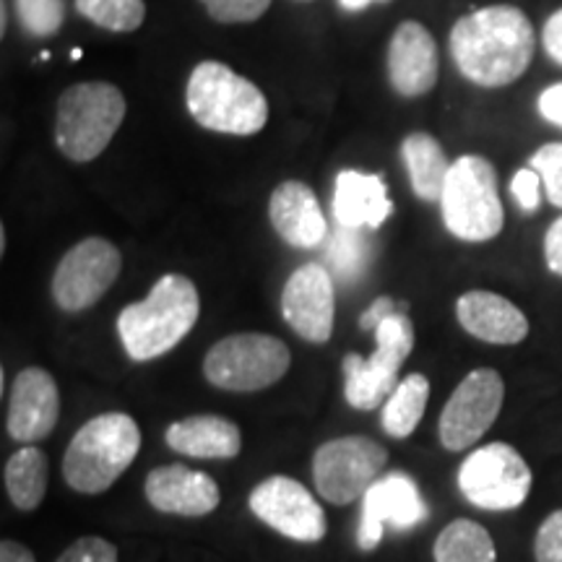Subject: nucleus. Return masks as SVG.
Here are the masks:
<instances>
[{
    "label": "nucleus",
    "instance_id": "1",
    "mask_svg": "<svg viewBox=\"0 0 562 562\" xmlns=\"http://www.w3.org/2000/svg\"><path fill=\"white\" fill-rule=\"evenodd\" d=\"M448 45L463 79L484 89H501L529 70L533 26L516 5H487L456 21Z\"/></svg>",
    "mask_w": 562,
    "mask_h": 562
},
{
    "label": "nucleus",
    "instance_id": "2",
    "mask_svg": "<svg viewBox=\"0 0 562 562\" xmlns=\"http://www.w3.org/2000/svg\"><path fill=\"white\" fill-rule=\"evenodd\" d=\"M199 315L201 297L193 281L182 273H167L144 302L123 307L117 334L133 362H151L178 347L193 331Z\"/></svg>",
    "mask_w": 562,
    "mask_h": 562
},
{
    "label": "nucleus",
    "instance_id": "3",
    "mask_svg": "<svg viewBox=\"0 0 562 562\" xmlns=\"http://www.w3.org/2000/svg\"><path fill=\"white\" fill-rule=\"evenodd\" d=\"M138 451L140 427L131 414H100L91 417L68 442L63 476L68 487L81 495H102L121 480L125 469L136 461Z\"/></svg>",
    "mask_w": 562,
    "mask_h": 562
},
{
    "label": "nucleus",
    "instance_id": "4",
    "mask_svg": "<svg viewBox=\"0 0 562 562\" xmlns=\"http://www.w3.org/2000/svg\"><path fill=\"white\" fill-rule=\"evenodd\" d=\"M186 102L193 121L214 133L252 136L269 121L263 91L220 60H203L193 68Z\"/></svg>",
    "mask_w": 562,
    "mask_h": 562
},
{
    "label": "nucleus",
    "instance_id": "5",
    "mask_svg": "<svg viewBox=\"0 0 562 562\" xmlns=\"http://www.w3.org/2000/svg\"><path fill=\"white\" fill-rule=\"evenodd\" d=\"M125 117V97L108 81L74 83L55 112V144L76 165L94 161L115 138Z\"/></svg>",
    "mask_w": 562,
    "mask_h": 562
},
{
    "label": "nucleus",
    "instance_id": "6",
    "mask_svg": "<svg viewBox=\"0 0 562 562\" xmlns=\"http://www.w3.org/2000/svg\"><path fill=\"white\" fill-rule=\"evenodd\" d=\"M442 222L463 243H490L503 232L505 211L497 172L480 154H463L451 165L440 195Z\"/></svg>",
    "mask_w": 562,
    "mask_h": 562
},
{
    "label": "nucleus",
    "instance_id": "7",
    "mask_svg": "<svg viewBox=\"0 0 562 562\" xmlns=\"http://www.w3.org/2000/svg\"><path fill=\"white\" fill-rule=\"evenodd\" d=\"M372 334H375L378 347L370 360L360 355H347L341 364L344 396H347L349 406L362 412L383 406L402 381L398 370L409 360L414 349V323L406 315V305L391 313Z\"/></svg>",
    "mask_w": 562,
    "mask_h": 562
},
{
    "label": "nucleus",
    "instance_id": "8",
    "mask_svg": "<svg viewBox=\"0 0 562 562\" xmlns=\"http://www.w3.org/2000/svg\"><path fill=\"white\" fill-rule=\"evenodd\" d=\"M292 364L290 347L269 334H232L203 360V375L222 391L252 393L279 383Z\"/></svg>",
    "mask_w": 562,
    "mask_h": 562
},
{
    "label": "nucleus",
    "instance_id": "9",
    "mask_svg": "<svg viewBox=\"0 0 562 562\" xmlns=\"http://www.w3.org/2000/svg\"><path fill=\"white\" fill-rule=\"evenodd\" d=\"M385 463H389V451L381 442L362 435L328 440L313 456L315 490L323 501L351 505L381 480Z\"/></svg>",
    "mask_w": 562,
    "mask_h": 562
},
{
    "label": "nucleus",
    "instance_id": "10",
    "mask_svg": "<svg viewBox=\"0 0 562 562\" xmlns=\"http://www.w3.org/2000/svg\"><path fill=\"white\" fill-rule=\"evenodd\" d=\"M533 474L508 442L476 448L459 469V490L482 510H516L529 497Z\"/></svg>",
    "mask_w": 562,
    "mask_h": 562
},
{
    "label": "nucleus",
    "instance_id": "11",
    "mask_svg": "<svg viewBox=\"0 0 562 562\" xmlns=\"http://www.w3.org/2000/svg\"><path fill=\"white\" fill-rule=\"evenodd\" d=\"M123 269V256L104 237H87L60 258L53 277V297L60 311L81 313L97 305Z\"/></svg>",
    "mask_w": 562,
    "mask_h": 562
},
{
    "label": "nucleus",
    "instance_id": "12",
    "mask_svg": "<svg viewBox=\"0 0 562 562\" xmlns=\"http://www.w3.org/2000/svg\"><path fill=\"white\" fill-rule=\"evenodd\" d=\"M505 402V383L501 372L480 368L469 372L448 398L440 414V442L448 451L461 453L490 432Z\"/></svg>",
    "mask_w": 562,
    "mask_h": 562
},
{
    "label": "nucleus",
    "instance_id": "13",
    "mask_svg": "<svg viewBox=\"0 0 562 562\" xmlns=\"http://www.w3.org/2000/svg\"><path fill=\"white\" fill-rule=\"evenodd\" d=\"M248 503L256 518L294 542L315 544L328 531L323 505L315 501L305 484L292 476H269L250 492Z\"/></svg>",
    "mask_w": 562,
    "mask_h": 562
},
{
    "label": "nucleus",
    "instance_id": "14",
    "mask_svg": "<svg viewBox=\"0 0 562 562\" xmlns=\"http://www.w3.org/2000/svg\"><path fill=\"white\" fill-rule=\"evenodd\" d=\"M430 516L417 482L404 472H391L378 480L362 497V521L357 531L360 550L370 552L381 544L385 526L396 531L414 529Z\"/></svg>",
    "mask_w": 562,
    "mask_h": 562
},
{
    "label": "nucleus",
    "instance_id": "15",
    "mask_svg": "<svg viewBox=\"0 0 562 562\" xmlns=\"http://www.w3.org/2000/svg\"><path fill=\"white\" fill-rule=\"evenodd\" d=\"M281 315L290 328L311 344H326L334 334L336 294L326 266L305 263L292 271L281 292Z\"/></svg>",
    "mask_w": 562,
    "mask_h": 562
},
{
    "label": "nucleus",
    "instance_id": "16",
    "mask_svg": "<svg viewBox=\"0 0 562 562\" xmlns=\"http://www.w3.org/2000/svg\"><path fill=\"white\" fill-rule=\"evenodd\" d=\"M58 417L60 393L55 378L42 368L21 370L13 381L9 419H5L11 438L26 446L45 440L58 425Z\"/></svg>",
    "mask_w": 562,
    "mask_h": 562
},
{
    "label": "nucleus",
    "instance_id": "17",
    "mask_svg": "<svg viewBox=\"0 0 562 562\" xmlns=\"http://www.w3.org/2000/svg\"><path fill=\"white\" fill-rule=\"evenodd\" d=\"M440 55L435 37L419 21H402L389 45V81L402 97H425L435 89Z\"/></svg>",
    "mask_w": 562,
    "mask_h": 562
},
{
    "label": "nucleus",
    "instance_id": "18",
    "mask_svg": "<svg viewBox=\"0 0 562 562\" xmlns=\"http://www.w3.org/2000/svg\"><path fill=\"white\" fill-rule=\"evenodd\" d=\"M146 501L154 510L182 518H201L220 508V484L209 474L193 472L182 463H170L149 472L144 484Z\"/></svg>",
    "mask_w": 562,
    "mask_h": 562
},
{
    "label": "nucleus",
    "instance_id": "19",
    "mask_svg": "<svg viewBox=\"0 0 562 562\" xmlns=\"http://www.w3.org/2000/svg\"><path fill=\"white\" fill-rule=\"evenodd\" d=\"M269 220L277 235L292 248L311 250L326 240L328 224L318 195L300 180L281 182L269 201Z\"/></svg>",
    "mask_w": 562,
    "mask_h": 562
},
{
    "label": "nucleus",
    "instance_id": "20",
    "mask_svg": "<svg viewBox=\"0 0 562 562\" xmlns=\"http://www.w3.org/2000/svg\"><path fill=\"white\" fill-rule=\"evenodd\" d=\"M456 318L469 336L497 347H513L529 336V318L521 307L487 290L461 294L456 302Z\"/></svg>",
    "mask_w": 562,
    "mask_h": 562
},
{
    "label": "nucleus",
    "instance_id": "21",
    "mask_svg": "<svg viewBox=\"0 0 562 562\" xmlns=\"http://www.w3.org/2000/svg\"><path fill=\"white\" fill-rule=\"evenodd\" d=\"M393 214L383 175L344 170L336 178L334 216L339 227L378 229Z\"/></svg>",
    "mask_w": 562,
    "mask_h": 562
},
{
    "label": "nucleus",
    "instance_id": "22",
    "mask_svg": "<svg viewBox=\"0 0 562 562\" xmlns=\"http://www.w3.org/2000/svg\"><path fill=\"white\" fill-rule=\"evenodd\" d=\"M165 440L175 453L191 459H235L243 451L240 427L220 414H193L175 422Z\"/></svg>",
    "mask_w": 562,
    "mask_h": 562
},
{
    "label": "nucleus",
    "instance_id": "23",
    "mask_svg": "<svg viewBox=\"0 0 562 562\" xmlns=\"http://www.w3.org/2000/svg\"><path fill=\"white\" fill-rule=\"evenodd\" d=\"M402 157L406 172H409L414 195L427 203L440 201L451 165H448V157L438 138L422 131L409 133L402 144Z\"/></svg>",
    "mask_w": 562,
    "mask_h": 562
},
{
    "label": "nucleus",
    "instance_id": "24",
    "mask_svg": "<svg viewBox=\"0 0 562 562\" xmlns=\"http://www.w3.org/2000/svg\"><path fill=\"white\" fill-rule=\"evenodd\" d=\"M47 456L34 446L19 448L16 453L5 461L3 480L5 492H9L11 503L19 510H37L47 492Z\"/></svg>",
    "mask_w": 562,
    "mask_h": 562
},
{
    "label": "nucleus",
    "instance_id": "25",
    "mask_svg": "<svg viewBox=\"0 0 562 562\" xmlns=\"http://www.w3.org/2000/svg\"><path fill=\"white\" fill-rule=\"evenodd\" d=\"M427 402H430V381L422 372H409L398 381L396 389L383 404L381 425L391 438H409L425 417Z\"/></svg>",
    "mask_w": 562,
    "mask_h": 562
},
{
    "label": "nucleus",
    "instance_id": "26",
    "mask_svg": "<svg viewBox=\"0 0 562 562\" xmlns=\"http://www.w3.org/2000/svg\"><path fill=\"white\" fill-rule=\"evenodd\" d=\"M435 562H497L490 531L469 518H456L438 533L432 547Z\"/></svg>",
    "mask_w": 562,
    "mask_h": 562
},
{
    "label": "nucleus",
    "instance_id": "27",
    "mask_svg": "<svg viewBox=\"0 0 562 562\" xmlns=\"http://www.w3.org/2000/svg\"><path fill=\"white\" fill-rule=\"evenodd\" d=\"M76 11L108 32H136L146 19L144 0H76Z\"/></svg>",
    "mask_w": 562,
    "mask_h": 562
},
{
    "label": "nucleus",
    "instance_id": "28",
    "mask_svg": "<svg viewBox=\"0 0 562 562\" xmlns=\"http://www.w3.org/2000/svg\"><path fill=\"white\" fill-rule=\"evenodd\" d=\"M370 248L372 245L364 240L362 229H347L339 227V232L334 235L331 248H328V266L326 269L331 271V277L339 281H355L360 273L364 271L370 258Z\"/></svg>",
    "mask_w": 562,
    "mask_h": 562
},
{
    "label": "nucleus",
    "instance_id": "29",
    "mask_svg": "<svg viewBox=\"0 0 562 562\" xmlns=\"http://www.w3.org/2000/svg\"><path fill=\"white\" fill-rule=\"evenodd\" d=\"M16 16L32 37H53L66 21V0H13Z\"/></svg>",
    "mask_w": 562,
    "mask_h": 562
},
{
    "label": "nucleus",
    "instance_id": "30",
    "mask_svg": "<svg viewBox=\"0 0 562 562\" xmlns=\"http://www.w3.org/2000/svg\"><path fill=\"white\" fill-rule=\"evenodd\" d=\"M529 167L537 170L539 178H542L544 193L552 206L562 209V140L539 146L529 159Z\"/></svg>",
    "mask_w": 562,
    "mask_h": 562
},
{
    "label": "nucleus",
    "instance_id": "31",
    "mask_svg": "<svg viewBox=\"0 0 562 562\" xmlns=\"http://www.w3.org/2000/svg\"><path fill=\"white\" fill-rule=\"evenodd\" d=\"M201 3L220 24H250L271 9V0H201Z\"/></svg>",
    "mask_w": 562,
    "mask_h": 562
},
{
    "label": "nucleus",
    "instance_id": "32",
    "mask_svg": "<svg viewBox=\"0 0 562 562\" xmlns=\"http://www.w3.org/2000/svg\"><path fill=\"white\" fill-rule=\"evenodd\" d=\"M537 562H562V508L550 513L533 539Z\"/></svg>",
    "mask_w": 562,
    "mask_h": 562
},
{
    "label": "nucleus",
    "instance_id": "33",
    "mask_svg": "<svg viewBox=\"0 0 562 562\" xmlns=\"http://www.w3.org/2000/svg\"><path fill=\"white\" fill-rule=\"evenodd\" d=\"M55 562H117V550L102 537H81Z\"/></svg>",
    "mask_w": 562,
    "mask_h": 562
},
{
    "label": "nucleus",
    "instance_id": "34",
    "mask_svg": "<svg viewBox=\"0 0 562 562\" xmlns=\"http://www.w3.org/2000/svg\"><path fill=\"white\" fill-rule=\"evenodd\" d=\"M542 178H539L537 170L531 167H521L510 180V193L513 199L518 201L526 214H533L539 209V201H542Z\"/></svg>",
    "mask_w": 562,
    "mask_h": 562
},
{
    "label": "nucleus",
    "instance_id": "35",
    "mask_svg": "<svg viewBox=\"0 0 562 562\" xmlns=\"http://www.w3.org/2000/svg\"><path fill=\"white\" fill-rule=\"evenodd\" d=\"M537 110L547 123L562 128V81L552 83V87H547L542 94H539Z\"/></svg>",
    "mask_w": 562,
    "mask_h": 562
},
{
    "label": "nucleus",
    "instance_id": "36",
    "mask_svg": "<svg viewBox=\"0 0 562 562\" xmlns=\"http://www.w3.org/2000/svg\"><path fill=\"white\" fill-rule=\"evenodd\" d=\"M544 258L547 269H550L554 277H562V216H558L550 224L544 235Z\"/></svg>",
    "mask_w": 562,
    "mask_h": 562
},
{
    "label": "nucleus",
    "instance_id": "37",
    "mask_svg": "<svg viewBox=\"0 0 562 562\" xmlns=\"http://www.w3.org/2000/svg\"><path fill=\"white\" fill-rule=\"evenodd\" d=\"M542 42L544 50L550 58L562 66V9L554 11L550 19H547L544 32H542Z\"/></svg>",
    "mask_w": 562,
    "mask_h": 562
},
{
    "label": "nucleus",
    "instance_id": "38",
    "mask_svg": "<svg viewBox=\"0 0 562 562\" xmlns=\"http://www.w3.org/2000/svg\"><path fill=\"white\" fill-rule=\"evenodd\" d=\"M398 307H402V305H396V302H393L391 297H378L368 307V311L360 315V328H364V331H375V328L381 326V323L389 318L391 313H396Z\"/></svg>",
    "mask_w": 562,
    "mask_h": 562
},
{
    "label": "nucleus",
    "instance_id": "39",
    "mask_svg": "<svg viewBox=\"0 0 562 562\" xmlns=\"http://www.w3.org/2000/svg\"><path fill=\"white\" fill-rule=\"evenodd\" d=\"M0 562H37V560H34L32 550H26L21 542L3 539V542H0Z\"/></svg>",
    "mask_w": 562,
    "mask_h": 562
},
{
    "label": "nucleus",
    "instance_id": "40",
    "mask_svg": "<svg viewBox=\"0 0 562 562\" xmlns=\"http://www.w3.org/2000/svg\"><path fill=\"white\" fill-rule=\"evenodd\" d=\"M370 3H389V0H339L344 11H364Z\"/></svg>",
    "mask_w": 562,
    "mask_h": 562
}]
</instances>
